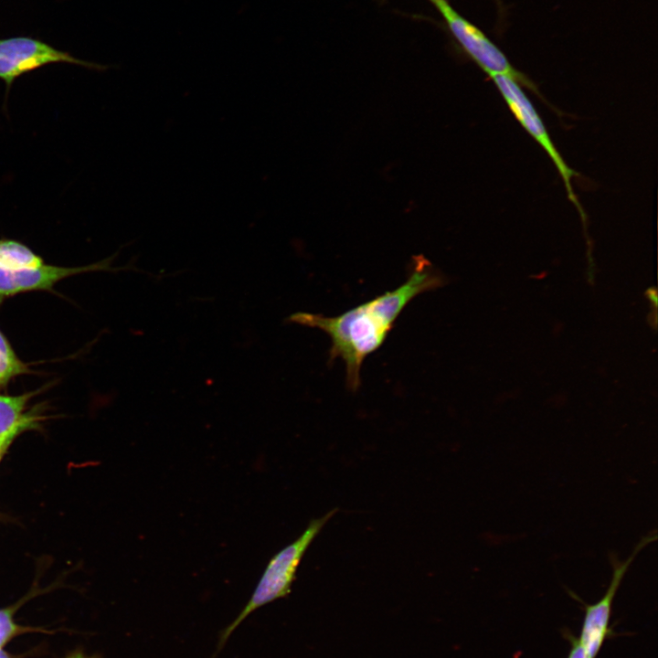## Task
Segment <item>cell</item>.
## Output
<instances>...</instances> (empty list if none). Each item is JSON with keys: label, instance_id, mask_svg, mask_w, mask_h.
I'll return each instance as SVG.
<instances>
[{"label": "cell", "instance_id": "277c9868", "mask_svg": "<svg viewBox=\"0 0 658 658\" xmlns=\"http://www.w3.org/2000/svg\"><path fill=\"white\" fill-rule=\"evenodd\" d=\"M489 77L499 90L516 120L550 157L563 180L568 197L578 209L586 228V215L572 186V178L577 176V173L561 157L530 100L515 80L500 74L490 75Z\"/></svg>", "mask_w": 658, "mask_h": 658}, {"label": "cell", "instance_id": "6da1fadb", "mask_svg": "<svg viewBox=\"0 0 658 658\" xmlns=\"http://www.w3.org/2000/svg\"><path fill=\"white\" fill-rule=\"evenodd\" d=\"M444 284L443 277L425 259L417 258L406 281L336 316L297 312L286 321L324 331L331 339L329 360L345 366L346 387H360L364 360L385 342L398 317L418 295Z\"/></svg>", "mask_w": 658, "mask_h": 658}, {"label": "cell", "instance_id": "5b68a950", "mask_svg": "<svg viewBox=\"0 0 658 658\" xmlns=\"http://www.w3.org/2000/svg\"><path fill=\"white\" fill-rule=\"evenodd\" d=\"M53 63H69L88 69L104 67L73 57L50 44L29 36L0 38V80L7 89L21 75Z\"/></svg>", "mask_w": 658, "mask_h": 658}, {"label": "cell", "instance_id": "5bb4252c", "mask_svg": "<svg viewBox=\"0 0 658 658\" xmlns=\"http://www.w3.org/2000/svg\"><path fill=\"white\" fill-rule=\"evenodd\" d=\"M0 658H11L8 653H6L3 649L0 647Z\"/></svg>", "mask_w": 658, "mask_h": 658}, {"label": "cell", "instance_id": "9c48e42d", "mask_svg": "<svg viewBox=\"0 0 658 658\" xmlns=\"http://www.w3.org/2000/svg\"><path fill=\"white\" fill-rule=\"evenodd\" d=\"M44 264L42 258L28 247L12 239H0V268L17 270Z\"/></svg>", "mask_w": 658, "mask_h": 658}, {"label": "cell", "instance_id": "8fae6325", "mask_svg": "<svg viewBox=\"0 0 658 658\" xmlns=\"http://www.w3.org/2000/svg\"><path fill=\"white\" fill-rule=\"evenodd\" d=\"M22 629L13 619L10 609L0 610V647L3 648L12 638L21 632Z\"/></svg>", "mask_w": 658, "mask_h": 658}, {"label": "cell", "instance_id": "9a60e30c", "mask_svg": "<svg viewBox=\"0 0 658 658\" xmlns=\"http://www.w3.org/2000/svg\"><path fill=\"white\" fill-rule=\"evenodd\" d=\"M7 447L0 443V460L3 456V454L5 452Z\"/></svg>", "mask_w": 658, "mask_h": 658}, {"label": "cell", "instance_id": "4fadbf2b", "mask_svg": "<svg viewBox=\"0 0 658 658\" xmlns=\"http://www.w3.org/2000/svg\"><path fill=\"white\" fill-rule=\"evenodd\" d=\"M68 658H94V657H88L82 653H74V654L69 656Z\"/></svg>", "mask_w": 658, "mask_h": 658}, {"label": "cell", "instance_id": "7c38bea8", "mask_svg": "<svg viewBox=\"0 0 658 658\" xmlns=\"http://www.w3.org/2000/svg\"><path fill=\"white\" fill-rule=\"evenodd\" d=\"M568 641L571 644L570 652L568 658H589L584 648L579 643L578 638L571 634L568 635Z\"/></svg>", "mask_w": 658, "mask_h": 658}, {"label": "cell", "instance_id": "52a82bcc", "mask_svg": "<svg viewBox=\"0 0 658 658\" xmlns=\"http://www.w3.org/2000/svg\"><path fill=\"white\" fill-rule=\"evenodd\" d=\"M112 258L82 267L43 264L35 268L5 270L0 268V300L36 290H50L59 281L87 271L109 270Z\"/></svg>", "mask_w": 658, "mask_h": 658}, {"label": "cell", "instance_id": "3957f363", "mask_svg": "<svg viewBox=\"0 0 658 658\" xmlns=\"http://www.w3.org/2000/svg\"><path fill=\"white\" fill-rule=\"evenodd\" d=\"M440 14L463 51L488 76L504 75L542 98L536 84L516 69L502 50L475 25L458 13L448 0H428Z\"/></svg>", "mask_w": 658, "mask_h": 658}, {"label": "cell", "instance_id": "7a4b0ae2", "mask_svg": "<svg viewBox=\"0 0 658 658\" xmlns=\"http://www.w3.org/2000/svg\"><path fill=\"white\" fill-rule=\"evenodd\" d=\"M336 511L337 509H333L323 517L312 520L297 539L271 558L249 600L223 632L220 645L224 644L231 632L252 611L290 593L291 586L295 579L297 568L304 553Z\"/></svg>", "mask_w": 658, "mask_h": 658}, {"label": "cell", "instance_id": "30bf717a", "mask_svg": "<svg viewBox=\"0 0 658 658\" xmlns=\"http://www.w3.org/2000/svg\"><path fill=\"white\" fill-rule=\"evenodd\" d=\"M30 373L27 364L16 354L9 341L0 330V391L18 376Z\"/></svg>", "mask_w": 658, "mask_h": 658}, {"label": "cell", "instance_id": "ba28073f", "mask_svg": "<svg viewBox=\"0 0 658 658\" xmlns=\"http://www.w3.org/2000/svg\"><path fill=\"white\" fill-rule=\"evenodd\" d=\"M11 396L0 394V443L8 448L21 432L35 428L39 416L27 411L28 401L37 393Z\"/></svg>", "mask_w": 658, "mask_h": 658}, {"label": "cell", "instance_id": "8992f818", "mask_svg": "<svg viewBox=\"0 0 658 658\" xmlns=\"http://www.w3.org/2000/svg\"><path fill=\"white\" fill-rule=\"evenodd\" d=\"M656 538L655 532L643 536L625 560H620L614 554L610 556L612 576L605 594L596 603L584 604L585 616L578 640L589 658L597 656L610 632L609 621L613 599L629 567L638 554Z\"/></svg>", "mask_w": 658, "mask_h": 658}]
</instances>
